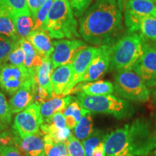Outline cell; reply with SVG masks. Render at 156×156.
Segmentation results:
<instances>
[{
	"mask_svg": "<svg viewBox=\"0 0 156 156\" xmlns=\"http://www.w3.org/2000/svg\"><path fill=\"white\" fill-rule=\"evenodd\" d=\"M124 0H95L80 17L79 34L94 46H112L124 31Z\"/></svg>",
	"mask_w": 156,
	"mask_h": 156,
	"instance_id": "cell-1",
	"label": "cell"
},
{
	"mask_svg": "<svg viewBox=\"0 0 156 156\" xmlns=\"http://www.w3.org/2000/svg\"><path fill=\"white\" fill-rule=\"evenodd\" d=\"M106 156H147L156 149V131L145 118H138L108 134Z\"/></svg>",
	"mask_w": 156,
	"mask_h": 156,
	"instance_id": "cell-2",
	"label": "cell"
},
{
	"mask_svg": "<svg viewBox=\"0 0 156 156\" xmlns=\"http://www.w3.org/2000/svg\"><path fill=\"white\" fill-rule=\"evenodd\" d=\"M78 24L69 0H54L46 18L43 30L51 38H80Z\"/></svg>",
	"mask_w": 156,
	"mask_h": 156,
	"instance_id": "cell-3",
	"label": "cell"
},
{
	"mask_svg": "<svg viewBox=\"0 0 156 156\" xmlns=\"http://www.w3.org/2000/svg\"><path fill=\"white\" fill-rule=\"evenodd\" d=\"M144 40L135 33L122 36L113 46L110 51V71L132 70L143 54Z\"/></svg>",
	"mask_w": 156,
	"mask_h": 156,
	"instance_id": "cell-4",
	"label": "cell"
},
{
	"mask_svg": "<svg viewBox=\"0 0 156 156\" xmlns=\"http://www.w3.org/2000/svg\"><path fill=\"white\" fill-rule=\"evenodd\" d=\"M76 100L84 109L93 113L113 115L118 119L131 116L134 109L125 99L113 95H88L82 91H77Z\"/></svg>",
	"mask_w": 156,
	"mask_h": 156,
	"instance_id": "cell-5",
	"label": "cell"
},
{
	"mask_svg": "<svg viewBox=\"0 0 156 156\" xmlns=\"http://www.w3.org/2000/svg\"><path fill=\"white\" fill-rule=\"evenodd\" d=\"M114 91L126 101L145 102L150 98V90L133 70L117 72L114 75Z\"/></svg>",
	"mask_w": 156,
	"mask_h": 156,
	"instance_id": "cell-6",
	"label": "cell"
},
{
	"mask_svg": "<svg viewBox=\"0 0 156 156\" xmlns=\"http://www.w3.org/2000/svg\"><path fill=\"white\" fill-rule=\"evenodd\" d=\"M36 73L27 69L25 66L9 64L0 65V89L12 95L23 85L36 78Z\"/></svg>",
	"mask_w": 156,
	"mask_h": 156,
	"instance_id": "cell-7",
	"label": "cell"
},
{
	"mask_svg": "<svg viewBox=\"0 0 156 156\" xmlns=\"http://www.w3.org/2000/svg\"><path fill=\"white\" fill-rule=\"evenodd\" d=\"M41 104L35 102L22 112L17 113L14 119L12 132L20 138L40 132L43 119L40 112Z\"/></svg>",
	"mask_w": 156,
	"mask_h": 156,
	"instance_id": "cell-8",
	"label": "cell"
},
{
	"mask_svg": "<svg viewBox=\"0 0 156 156\" xmlns=\"http://www.w3.org/2000/svg\"><path fill=\"white\" fill-rule=\"evenodd\" d=\"M156 17V5L152 0H128L124 7V23L128 32L139 30L141 20L145 17Z\"/></svg>",
	"mask_w": 156,
	"mask_h": 156,
	"instance_id": "cell-9",
	"label": "cell"
},
{
	"mask_svg": "<svg viewBox=\"0 0 156 156\" xmlns=\"http://www.w3.org/2000/svg\"><path fill=\"white\" fill-rule=\"evenodd\" d=\"M54 51L50 56L53 69L72 64L80 51L87 47L86 43L79 39H63L53 42Z\"/></svg>",
	"mask_w": 156,
	"mask_h": 156,
	"instance_id": "cell-10",
	"label": "cell"
},
{
	"mask_svg": "<svg viewBox=\"0 0 156 156\" xmlns=\"http://www.w3.org/2000/svg\"><path fill=\"white\" fill-rule=\"evenodd\" d=\"M143 47V54L132 70L140 76L147 87H156V47L150 46L145 41Z\"/></svg>",
	"mask_w": 156,
	"mask_h": 156,
	"instance_id": "cell-11",
	"label": "cell"
},
{
	"mask_svg": "<svg viewBox=\"0 0 156 156\" xmlns=\"http://www.w3.org/2000/svg\"><path fill=\"white\" fill-rule=\"evenodd\" d=\"M99 51L100 47L87 46L77 54L72 62L73 67V81L64 92L63 96L69 95L70 93H72L76 85L81 83L82 79L86 73L89 65L95 56L98 54Z\"/></svg>",
	"mask_w": 156,
	"mask_h": 156,
	"instance_id": "cell-12",
	"label": "cell"
},
{
	"mask_svg": "<svg viewBox=\"0 0 156 156\" xmlns=\"http://www.w3.org/2000/svg\"><path fill=\"white\" fill-rule=\"evenodd\" d=\"M36 90L37 83L35 78L34 80L27 83L14 93L9 101L12 114L22 112L36 102Z\"/></svg>",
	"mask_w": 156,
	"mask_h": 156,
	"instance_id": "cell-13",
	"label": "cell"
},
{
	"mask_svg": "<svg viewBox=\"0 0 156 156\" xmlns=\"http://www.w3.org/2000/svg\"><path fill=\"white\" fill-rule=\"evenodd\" d=\"M110 51L111 46H100L98 54L92 60L82 79L81 83L94 82L108 71L110 66Z\"/></svg>",
	"mask_w": 156,
	"mask_h": 156,
	"instance_id": "cell-14",
	"label": "cell"
},
{
	"mask_svg": "<svg viewBox=\"0 0 156 156\" xmlns=\"http://www.w3.org/2000/svg\"><path fill=\"white\" fill-rule=\"evenodd\" d=\"M53 67L50 58H43V62L36 71V80L39 93L44 100L53 98V87L51 75Z\"/></svg>",
	"mask_w": 156,
	"mask_h": 156,
	"instance_id": "cell-15",
	"label": "cell"
},
{
	"mask_svg": "<svg viewBox=\"0 0 156 156\" xmlns=\"http://www.w3.org/2000/svg\"><path fill=\"white\" fill-rule=\"evenodd\" d=\"M73 64H69L56 68L51 75L53 87V98L63 97V94L73 81Z\"/></svg>",
	"mask_w": 156,
	"mask_h": 156,
	"instance_id": "cell-16",
	"label": "cell"
},
{
	"mask_svg": "<svg viewBox=\"0 0 156 156\" xmlns=\"http://www.w3.org/2000/svg\"><path fill=\"white\" fill-rule=\"evenodd\" d=\"M12 145L19 147L26 155L36 156L44 151V134L40 132L23 138L14 135Z\"/></svg>",
	"mask_w": 156,
	"mask_h": 156,
	"instance_id": "cell-17",
	"label": "cell"
},
{
	"mask_svg": "<svg viewBox=\"0 0 156 156\" xmlns=\"http://www.w3.org/2000/svg\"><path fill=\"white\" fill-rule=\"evenodd\" d=\"M32 44L42 58H50L54 47L51 41V37L46 31L34 30L26 38Z\"/></svg>",
	"mask_w": 156,
	"mask_h": 156,
	"instance_id": "cell-18",
	"label": "cell"
},
{
	"mask_svg": "<svg viewBox=\"0 0 156 156\" xmlns=\"http://www.w3.org/2000/svg\"><path fill=\"white\" fill-rule=\"evenodd\" d=\"M73 101L74 98L69 95L65 97L52 98L45 101L40 106V112L43 122L50 119L56 113L61 112Z\"/></svg>",
	"mask_w": 156,
	"mask_h": 156,
	"instance_id": "cell-19",
	"label": "cell"
},
{
	"mask_svg": "<svg viewBox=\"0 0 156 156\" xmlns=\"http://www.w3.org/2000/svg\"><path fill=\"white\" fill-rule=\"evenodd\" d=\"M18 44L25 54V67L33 73H36L37 69L43 62L42 56L26 38H20Z\"/></svg>",
	"mask_w": 156,
	"mask_h": 156,
	"instance_id": "cell-20",
	"label": "cell"
},
{
	"mask_svg": "<svg viewBox=\"0 0 156 156\" xmlns=\"http://www.w3.org/2000/svg\"><path fill=\"white\" fill-rule=\"evenodd\" d=\"M0 15L12 17L15 15H31L26 0H0Z\"/></svg>",
	"mask_w": 156,
	"mask_h": 156,
	"instance_id": "cell-21",
	"label": "cell"
},
{
	"mask_svg": "<svg viewBox=\"0 0 156 156\" xmlns=\"http://www.w3.org/2000/svg\"><path fill=\"white\" fill-rule=\"evenodd\" d=\"M82 92L88 95H111L114 92V84L108 81L91 82L81 85Z\"/></svg>",
	"mask_w": 156,
	"mask_h": 156,
	"instance_id": "cell-22",
	"label": "cell"
},
{
	"mask_svg": "<svg viewBox=\"0 0 156 156\" xmlns=\"http://www.w3.org/2000/svg\"><path fill=\"white\" fill-rule=\"evenodd\" d=\"M93 131V120L91 116V112L87 111L83 115L80 122L75 127V136L79 140L83 141L88 137Z\"/></svg>",
	"mask_w": 156,
	"mask_h": 156,
	"instance_id": "cell-23",
	"label": "cell"
},
{
	"mask_svg": "<svg viewBox=\"0 0 156 156\" xmlns=\"http://www.w3.org/2000/svg\"><path fill=\"white\" fill-rule=\"evenodd\" d=\"M14 21L17 33L20 38H27L34 30V21L31 15H19L12 17Z\"/></svg>",
	"mask_w": 156,
	"mask_h": 156,
	"instance_id": "cell-24",
	"label": "cell"
},
{
	"mask_svg": "<svg viewBox=\"0 0 156 156\" xmlns=\"http://www.w3.org/2000/svg\"><path fill=\"white\" fill-rule=\"evenodd\" d=\"M0 36L17 42L20 39L17 33L14 21L11 17L0 15Z\"/></svg>",
	"mask_w": 156,
	"mask_h": 156,
	"instance_id": "cell-25",
	"label": "cell"
},
{
	"mask_svg": "<svg viewBox=\"0 0 156 156\" xmlns=\"http://www.w3.org/2000/svg\"><path fill=\"white\" fill-rule=\"evenodd\" d=\"M108 134L100 129H95L88 137L83 141L85 156H93V151L99 144L104 142Z\"/></svg>",
	"mask_w": 156,
	"mask_h": 156,
	"instance_id": "cell-26",
	"label": "cell"
},
{
	"mask_svg": "<svg viewBox=\"0 0 156 156\" xmlns=\"http://www.w3.org/2000/svg\"><path fill=\"white\" fill-rule=\"evenodd\" d=\"M139 30L144 41L151 40L156 42V17H147L142 19Z\"/></svg>",
	"mask_w": 156,
	"mask_h": 156,
	"instance_id": "cell-27",
	"label": "cell"
},
{
	"mask_svg": "<svg viewBox=\"0 0 156 156\" xmlns=\"http://www.w3.org/2000/svg\"><path fill=\"white\" fill-rule=\"evenodd\" d=\"M54 1V0H46V2L44 4V5L41 7L38 12H37L36 17L34 18V30H43L45 23H46V18H47L48 12H49V10L51 7Z\"/></svg>",
	"mask_w": 156,
	"mask_h": 156,
	"instance_id": "cell-28",
	"label": "cell"
},
{
	"mask_svg": "<svg viewBox=\"0 0 156 156\" xmlns=\"http://www.w3.org/2000/svg\"><path fill=\"white\" fill-rule=\"evenodd\" d=\"M17 44L18 42L0 36V65L5 63L7 56Z\"/></svg>",
	"mask_w": 156,
	"mask_h": 156,
	"instance_id": "cell-29",
	"label": "cell"
},
{
	"mask_svg": "<svg viewBox=\"0 0 156 156\" xmlns=\"http://www.w3.org/2000/svg\"><path fill=\"white\" fill-rule=\"evenodd\" d=\"M65 144L67 145L69 156H85L83 142L77 139L73 134L65 142Z\"/></svg>",
	"mask_w": 156,
	"mask_h": 156,
	"instance_id": "cell-30",
	"label": "cell"
},
{
	"mask_svg": "<svg viewBox=\"0 0 156 156\" xmlns=\"http://www.w3.org/2000/svg\"><path fill=\"white\" fill-rule=\"evenodd\" d=\"M12 113L9 109V103L5 95L0 91V122L9 126L11 124Z\"/></svg>",
	"mask_w": 156,
	"mask_h": 156,
	"instance_id": "cell-31",
	"label": "cell"
},
{
	"mask_svg": "<svg viewBox=\"0 0 156 156\" xmlns=\"http://www.w3.org/2000/svg\"><path fill=\"white\" fill-rule=\"evenodd\" d=\"M7 62H9V64L12 65L25 66V54L19 44L7 56L5 63Z\"/></svg>",
	"mask_w": 156,
	"mask_h": 156,
	"instance_id": "cell-32",
	"label": "cell"
},
{
	"mask_svg": "<svg viewBox=\"0 0 156 156\" xmlns=\"http://www.w3.org/2000/svg\"><path fill=\"white\" fill-rule=\"evenodd\" d=\"M64 116H72L75 119L77 122H80V119L83 116V108H82L78 103V101H73L67 107H66L64 110L61 112Z\"/></svg>",
	"mask_w": 156,
	"mask_h": 156,
	"instance_id": "cell-33",
	"label": "cell"
},
{
	"mask_svg": "<svg viewBox=\"0 0 156 156\" xmlns=\"http://www.w3.org/2000/svg\"><path fill=\"white\" fill-rule=\"evenodd\" d=\"M92 1L93 0H70V5L75 16L80 17L90 7Z\"/></svg>",
	"mask_w": 156,
	"mask_h": 156,
	"instance_id": "cell-34",
	"label": "cell"
},
{
	"mask_svg": "<svg viewBox=\"0 0 156 156\" xmlns=\"http://www.w3.org/2000/svg\"><path fill=\"white\" fill-rule=\"evenodd\" d=\"M69 155L65 142H58L54 145L48 151L46 156H67Z\"/></svg>",
	"mask_w": 156,
	"mask_h": 156,
	"instance_id": "cell-35",
	"label": "cell"
},
{
	"mask_svg": "<svg viewBox=\"0 0 156 156\" xmlns=\"http://www.w3.org/2000/svg\"><path fill=\"white\" fill-rule=\"evenodd\" d=\"M45 123H49L57 129H64L67 127L66 126V118L62 112H57L53 115V116Z\"/></svg>",
	"mask_w": 156,
	"mask_h": 156,
	"instance_id": "cell-36",
	"label": "cell"
},
{
	"mask_svg": "<svg viewBox=\"0 0 156 156\" xmlns=\"http://www.w3.org/2000/svg\"><path fill=\"white\" fill-rule=\"evenodd\" d=\"M46 0H26L27 5L33 18L36 17L37 12L46 2Z\"/></svg>",
	"mask_w": 156,
	"mask_h": 156,
	"instance_id": "cell-37",
	"label": "cell"
},
{
	"mask_svg": "<svg viewBox=\"0 0 156 156\" xmlns=\"http://www.w3.org/2000/svg\"><path fill=\"white\" fill-rule=\"evenodd\" d=\"M4 156H25V154L15 145L4 146Z\"/></svg>",
	"mask_w": 156,
	"mask_h": 156,
	"instance_id": "cell-38",
	"label": "cell"
},
{
	"mask_svg": "<svg viewBox=\"0 0 156 156\" xmlns=\"http://www.w3.org/2000/svg\"><path fill=\"white\" fill-rule=\"evenodd\" d=\"M93 156H106L104 148V142H102L99 144L97 147L94 148L93 151Z\"/></svg>",
	"mask_w": 156,
	"mask_h": 156,
	"instance_id": "cell-39",
	"label": "cell"
},
{
	"mask_svg": "<svg viewBox=\"0 0 156 156\" xmlns=\"http://www.w3.org/2000/svg\"><path fill=\"white\" fill-rule=\"evenodd\" d=\"M65 118H66V126H67V128L72 129L75 128V126H77L78 122L76 121V119L73 116H66Z\"/></svg>",
	"mask_w": 156,
	"mask_h": 156,
	"instance_id": "cell-40",
	"label": "cell"
},
{
	"mask_svg": "<svg viewBox=\"0 0 156 156\" xmlns=\"http://www.w3.org/2000/svg\"><path fill=\"white\" fill-rule=\"evenodd\" d=\"M7 126H8L5 125V124L0 122V139L8 132V130H7Z\"/></svg>",
	"mask_w": 156,
	"mask_h": 156,
	"instance_id": "cell-41",
	"label": "cell"
},
{
	"mask_svg": "<svg viewBox=\"0 0 156 156\" xmlns=\"http://www.w3.org/2000/svg\"><path fill=\"white\" fill-rule=\"evenodd\" d=\"M4 146L0 144V156H4Z\"/></svg>",
	"mask_w": 156,
	"mask_h": 156,
	"instance_id": "cell-42",
	"label": "cell"
},
{
	"mask_svg": "<svg viewBox=\"0 0 156 156\" xmlns=\"http://www.w3.org/2000/svg\"><path fill=\"white\" fill-rule=\"evenodd\" d=\"M153 96L154 101H155V104H156V87H155V90H154L153 92Z\"/></svg>",
	"mask_w": 156,
	"mask_h": 156,
	"instance_id": "cell-43",
	"label": "cell"
},
{
	"mask_svg": "<svg viewBox=\"0 0 156 156\" xmlns=\"http://www.w3.org/2000/svg\"><path fill=\"white\" fill-rule=\"evenodd\" d=\"M25 156H30V155H26V154H25ZM36 156H46V153H45V152H44V151H43L41 153H40V154H39V155H36Z\"/></svg>",
	"mask_w": 156,
	"mask_h": 156,
	"instance_id": "cell-44",
	"label": "cell"
},
{
	"mask_svg": "<svg viewBox=\"0 0 156 156\" xmlns=\"http://www.w3.org/2000/svg\"><path fill=\"white\" fill-rule=\"evenodd\" d=\"M154 156H156V149L154 151Z\"/></svg>",
	"mask_w": 156,
	"mask_h": 156,
	"instance_id": "cell-45",
	"label": "cell"
},
{
	"mask_svg": "<svg viewBox=\"0 0 156 156\" xmlns=\"http://www.w3.org/2000/svg\"><path fill=\"white\" fill-rule=\"evenodd\" d=\"M154 2H155V5H156V0H154Z\"/></svg>",
	"mask_w": 156,
	"mask_h": 156,
	"instance_id": "cell-46",
	"label": "cell"
},
{
	"mask_svg": "<svg viewBox=\"0 0 156 156\" xmlns=\"http://www.w3.org/2000/svg\"><path fill=\"white\" fill-rule=\"evenodd\" d=\"M152 1H154V0H152Z\"/></svg>",
	"mask_w": 156,
	"mask_h": 156,
	"instance_id": "cell-47",
	"label": "cell"
},
{
	"mask_svg": "<svg viewBox=\"0 0 156 156\" xmlns=\"http://www.w3.org/2000/svg\"><path fill=\"white\" fill-rule=\"evenodd\" d=\"M69 1H70V0H69Z\"/></svg>",
	"mask_w": 156,
	"mask_h": 156,
	"instance_id": "cell-48",
	"label": "cell"
}]
</instances>
